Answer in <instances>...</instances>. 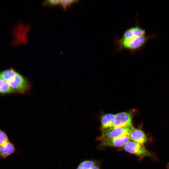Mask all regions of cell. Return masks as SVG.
I'll list each match as a JSON object with an SVG mask.
<instances>
[{"mask_svg": "<svg viewBox=\"0 0 169 169\" xmlns=\"http://www.w3.org/2000/svg\"><path fill=\"white\" fill-rule=\"evenodd\" d=\"M9 141L8 137L6 133L0 129V146Z\"/></svg>", "mask_w": 169, "mask_h": 169, "instance_id": "obj_14", "label": "cell"}, {"mask_svg": "<svg viewBox=\"0 0 169 169\" xmlns=\"http://www.w3.org/2000/svg\"><path fill=\"white\" fill-rule=\"evenodd\" d=\"M133 127L132 126L108 128L102 130L101 135L98 139L101 141L129 136Z\"/></svg>", "mask_w": 169, "mask_h": 169, "instance_id": "obj_3", "label": "cell"}, {"mask_svg": "<svg viewBox=\"0 0 169 169\" xmlns=\"http://www.w3.org/2000/svg\"><path fill=\"white\" fill-rule=\"evenodd\" d=\"M90 169H100L99 164L97 163Z\"/></svg>", "mask_w": 169, "mask_h": 169, "instance_id": "obj_16", "label": "cell"}, {"mask_svg": "<svg viewBox=\"0 0 169 169\" xmlns=\"http://www.w3.org/2000/svg\"><path fill=\"white\" fill-rule=\"evenodd\" d=\"M145 35L146 30L141 26L138 22H136L134 26L127 28L123 32L121 38H128Z\"/></svg>", "mask_w": 169, "mask_h": 169, "instance_id": "obj_6", "label": "cell"}, {"mask_svg": "<svg viewBox=\"0 0 169 169\" xmlns=\"http://www.w3.org/2000/svg\"><path fill=\"white\" fill-rule=\"evenodd\" d=\"M115 114H107L101 118V124L102 131L108 128L112 127Z\"/></svg>", "mask_w": 169, "mask_h": 169, "instance_id": "obj_10", "label": "cell"}, {"mask_svg": "<svg viewBox=\"0 0 169 169\" xmlns=\"http://www.w3.org/2000/svg\"><path fill=\"white\" fill-rule=\"evenodd\" d=\"M98 163V161L92 160H86L81 162L76 169H90Z\"/></svg>", "mask_w": 169, "mask_h": 169, "instance_id": "obj_12", "label": "cell"}, {"mask_svg": "<svg viewBox=\"0 0 169 169\" xmlns=\"http://www.w3.org/2000/svg\"><path fill=\"white\" fill-rule=\"evenodd\" d=\"M60 5V0H47L43 3V5L44 6H48L50 7Z\"/></svg>", "mask_w": 169, "mask_h": 169, "instance_id": "obj_15", "label": "cell"}, {"mask_svg": "<svg viewBox=\"0 0 169 169\" xmlns=\"http://www.w3.org/2000/svg\"><path fill=\"white\" fill-rule=\"evenodd\" d=\"M15 151L13 144L9 141L0 146V156L5 158L13 154Z\"/></svg>", "mask_w": 169, "mask_h": 169, "instance_id": "obj_9", "label": "cell"}, {"mask_svg": "<svg viewBox=\"0 0 169 169\" xmlns=\"http://www.w3.org/2000/svg\"><path fill=\"white\" fill-rule=\"evenodd\" d=\"M125 151L141 157L152 156L151 154L146 149L143 144L132 141H129L123 146Z\"/></svg>", "mask_w": 169, "mask_h": 169, "instance_id": "obj_4", "label": "cell"}, {"mask_svg": "<svg viewBox=\"0 0 169 169\" xmlns=\"http://www.w3.org/2000/svg\"><path fill=\"white\" fill-rule=\"evenodd\" d=\"M156 37L155 34L124 38L115 37L114 42L115 43V52L118 53L123 50L128 51L131 55L142 50L148 41Z\"/></svg>", "mask_w": 169, "mask_h": 169, "instance_id": "obj_1", "label": "cell"}, {"mask_svg": "<svg viewBox=\"0 0 169 169\" xmlns=\"http://www.w3.org/2000/svg\"><path fill=\"white\" fill-rule=\"evenodd\" d=\"M133 115V112L131 111L122 112L115 114L112 127L132 126Z\"/></svg>", "mask_w": 169, "mask_h": 169, "instance_id": "obj_5", "label": "cell"}, {"mask_svg": "<svg viewBox=\"0 0 169 169\" xmlns=\"http://www.w3.org/2000/svg\"><path fill=\"white\" fill-rule=\"evenodd\" d=\"M15 93L7 83L0 75V94H7Z\"/></svg>", "mask_w": 169, "mask_h": 169, "instance_id": "obj_11", "label": "cell"}, {"mask_svg": "<svg viewBox=\"0 0 169 169\" xmlns=\"http://www.w3.org/2000/svg\"><path fill=\"white\" fill-rule=\"evenodd\" d=\"M128 136H124L112 139L101 140L99 145L100 147H121L130 141Z\"/></svg>", "mask_w": 169, "mask_h": 169, "instance_id": "obj_7", "label": "cell"}, {"mask_svg": "<svg viewBox=\"0 0 169 169\" xmlns=\"http://www.w3.org/2000/svg\"><path fill=\"white\" fill-rule=\"evenodd\" d=\"M133 141L141 144L146 143L147 139L145 133L140 129L133 127L129 135Z\"/></svg>", "mask_w": 169, "mask_h": 169, "instance_id": "obj_8", "label": "cell"}, {"mask_svg": "<svg viewBox=\"0 0 169 169\" xmlns=\"http://www.w3.org/2000/svg\"><path fill=\"white\" fill-rule=\"evenodd\" d=\"M0 75L15 93L25 94L29 92L32 88L28 79L13 68L0 72Z\"/></svg>", "mask_w": 169, "mask_h": 169, "instance_id": "obj_2", "label": "cell"}, {"mask_svg": "<svg viewBox=\"0 0 169 169\" xmlns=\"http://www.w3.org/2000/svg\"><path fill=\"white\" fill-rule=\"evenodd\" d=\"M78 1H79L77 0H60V5L64 9H65Z\"/></svg>", "mask_w": 169, "mask_h": 169, "instance_id": "obj_13", "label": "cell"}]
</instances>
